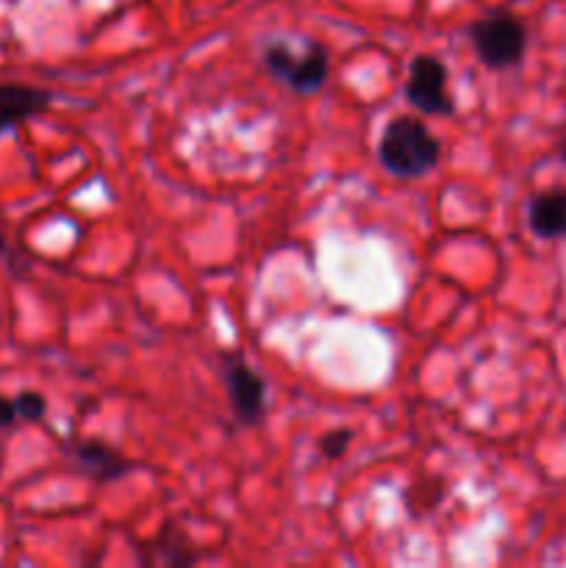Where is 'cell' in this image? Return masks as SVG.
Instances as JSON below:
<instances>
[{
	"label": "cell",
	"instance_id": "6da1fadb",
	"mask_svg": "<svg viewBox=\"0 0 566 568\" xmlns=\"http://www.w3.org/2000/svg\"><path fill=\"white\" fill-rule=\"evenodd\" d=\"M442 159V142L420 116H394L377 142V161L397 178H422Z\"/></svg>",
	"mask_w": 566,
	"mask_h": 568
},
{
	"label": "cell",
	"instance_id": "7a4b0ae2",
	"mask_svg": "<svg viewBox=\"0 0 566 568\" xmlns=\"http://www.w3.org/2000/svg\"><path fill=\"white\" fill-rule=\"evenodd\" d=\"M266 72L297 94H316L331 75V53L322 42L309 39L303 53H294L283 39H270L261 50Z\"/></svg>",
	"mask_w": 566,
	"mask_h": 568
},
{
	"label": "cell",
	"instance_id": "3957f363",
	"mask_svg": "<svg viewBox=\"0 0 566 568\" xmlns=\"http://www.w3.org/2000/svg\"><path fill=\"white\" fill-rule=\"evenodd\" d=\"M469 42L477 61L488 70H508L522 61L527 50V28L511 11L497 9L472 22Z\"/></svg>",
	"mask_w": 566,
	"mask_h": 568
},
{
	"label": "cell",
	"instance_id": "277c9868",
	"mask_svg": "<svg viewBox=\"0 0 566 568\" xmlns=\"http://www.w3.org/2000/svg\"><path fill=\"white\" fill-rule=\"evenodd\" d=\"M405 98L422 114L449 116L455 111L453 98L447 92V67L431 53H420L408 67Z\"/></svg>",
	"mask_w": 566,
	"mask_h": 568
},
{
	"label": "cell",
	"instance_id": "5b68a950",
	"mask_svg": "<svg viewBox=\"0 0 566 568\" xmlns=\"http://www.w3.org/2000/svg\"><path fill=\"white\" fill-rule=\"evenodd\" d=\"M222 377H225L228 399L239 425L255 427L264 419L266 410V381L242 358L225 355L222 358Z\"/></svg>",
	"mask_w": 566,
	"mask_h": 568
},
{
	"label": "cell",
	"instance_id": "8992f818",
	"mask_svg": "<svg viewBox=\"0 0 566 568\" xmlns=\"http://www.w3.org/2000/svg\"><path fill=\"white\" fill-rule=\"evenodd\" d=\"M53 103V92L26 83H0V136L33 116L44 114Z\"/></svg>",
	"mask_w": 566,
	"mask_h": 568
},
{
	"label": "cell",
	"instance_id": "52a82bcc",
	"mask_svg": "<svg viewBox=\"0 0 566 568\" xmlns=\"http://www.w3.org/2000/svg\"><path fill=\"white\" fill-rule=\"evenodd\" d=\"M527 225L538 239L566 236V189H547L527 205Z\"/></svg>",
	"mask_w": 566,
	"mask_h": 568
},
{
	"label": "cell",
	"instance_id": "ba28073f",
	"mask_svg": "<svg viewBox=\"0 0 566 568\" xmlns=\"http://www.w3.org/2000/svg\"><path fill=\"white\" fill-rule=\"evenodd\" d=\"M75 460L87 469L89 477L105 483V480H120L131 471V464L117 453L114 447L103 442H81L75 447Z\"/></svg>",
	"mask_w": 566,
	"mask_h": 568
},
{
	"label": "cell",
	"instance_id": "9c48e42d",
	"mask_svg": "<svg viewBox=\"0 0 566 568\" xmlns=\"http://www.w3.org/2000/svg\"><path fill=\"white\" fill-rule=\"evenodd\" d=\"M14 405L20 422H42L48 414V399L37 392H22L20 397H14Z\"/></svg>",
	"mask_w": 566,
	"mask_h": 568
},
{
	"label": "cell",
	"instance_id": "30bf717a",
	"mask_svg": "<svg viewBox=\"0 0 566 568\" xmlns=\"http://www.w3.org/2000/svg\"><path fill=\"white\" fill-rule=\"evenodd\" d=\"M350 442H353V433H350L347 427H336V430L325 433V436L320 438V453H322V458H327V460L342 458V455L347 453Z\"/></svg>",
	"mask_w": 566,
	"mask_h": 568
},
{
	"label": "cell",
	"instance_id": "8fae6325",
	"mask_svg": "<svg viewBox=\"0 0 566 568\" xmlns=\"http://www.w3.org/2000/svg\"><path fill=\"white\" fill-rule=\"evenodd\" d=\"M14 422H20V419H17L14 399L3 397V394H0V430H9V427L14 425Z\"/></svg>",
	"mask_w": 566,
	"mask_h": 568
},
{
	"label": "cell",
	"instance_id": "7c38bea8",
	"mask_svg": "<svg viewBox=\"0 0 566 568\" xmlns=\"http://www.w3.org/2000/svg\"><path fill=\"white\" fill-rule=\"evenodd\" d=\"M558 155H560V161H564V164H566V133H564V136H560V142H558Z\"/></svg>",
	"mask_w": 566,
	"mask_h": 568
}]
</instances>
